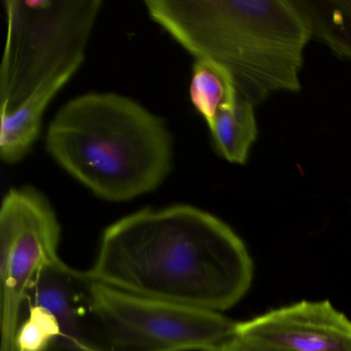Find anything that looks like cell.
Masks as SVG:
<instances>
[{
    "label": "cell",
    "mask_w": 351,
    "mask_h": 351,
    "mask_svg": "<svg viewBox=\"0 0 351 351\" xmlns=\"http://www.w3.org/2000/svg\"><path fill=\"white\" fill-rule=\"evenodd\" d=\"M92 279L59 258L36 277L26 295L56 315L60 332L47 351H112L94 315Z\"/></svg>",
    "instance_id": "8"
},
{
    "label": "cell",
    "mask_w": 351,
    "mask_h": 351,
    "mask_svg": "<svg viewBox=\"0 0 351 351\" xmlns=\"http://www.w3.org/2000/svg\"><path fill=\"white\" fill-rule=\"evenodd\" d=\"M149 17L196 60L223 67L238 95L256 108L301 90L306 46L313 38L300 0H147Z\"/></svg>",
    "instance_id": "2"
},
{
    "label": "cell",
    "mask_w": 351,
    "mask_h": 351,
    "mask_svg": "<svg viewBox=\"0 0 351 351\" xmlns=\"http://www.w3.org/2000/svg\"><path fill=\"white\" fill-rule=\"evenodd\" d=\"M101 0H5L0 116L20 106L45 112L85 59Z\"/></svg>",
    "instance_id": "4"
},
{
    "label": "cell",
    "mask_w": 351,
    "mask_h": 351,
    "mask_svg": "<svg viewBox=\"0 0 351 351\" xmlns=\"http://www.w3.org/2000/svg\"><path fill=\"white\" fill-rule=\"evenodd\" d=\"M53 159L98 198L131 200L157 189L172 166V138L161 119L114 93L73 98L49 126Z\"/></svg>",
    "instance_id": "3"
},
{
    "label": "cell",
    "mask_w": 351,
    "mask_h": 351,
    "mask_svg": "<svg viewBox=\"0 0 351 351\" xmlns=\"http://www.w3.org/2000/svg\"><path fill=\"white\" fill-rule=\"evenodd\" d=\"M215 351H250L247 347L244 346L237 338L234 337L231 340L228 341L227 343L219 347L217 350Z\"/></svg>",
    "instance_id": "13"
},
{
    "label": "cell",
    "mask_w": 351,
    "mask_h": 351,
    "mask_svg": "<svg viewBox=\"0 0 351 351\" xmlns=\"http://www.w3.org/2000/svg\"><path fill=\"white\" fill-rule=\"evenodd\" d=\"M94 315L112 351H215L237 322L219 312L139 297L92 281Z\"/></svg>",
    "instance_id": "5"
},
{
    "label": "cell",
    "mask_w": 351,
    "mask_h": 351,
    "mask_svg": "<svg viewBox=\"0 0 351 351\" xmlns=\"http://www.w3.org/2000/svg\"><path fill=\"white\" fill-rule=\"evenodd\" d=\"M209 131L221 158L230 163L244 165L258 138L254 106L238 95L235 101L221 106Z\"/></svg>",
    "instance_id": "9"
},
{
    "label": "cell",
    "mask_w": 351,
    "mask_h": 351,
    "mask_svg": "<svg viewBox=\"0 0 351 351\" xmlns=\"http://www.w3.org/2000/svg\"><path fill=\"white\" fill-rule=\"evenodd\" d=\"M250 351H351V320L328 301H302L238 322Z\"/></svg>",
    "instance_id": "7"
},
{
    "label": "cell",
    "mask_w": 351,
    "mask_h": 351,
    "mask_svg": "<svg viewBox=\"0 0 351 351\" xmlns=\"http://www.w3.org/2000/svg\"><path fill=\"white\" fill-rule=\"evenodd\" d=\"M61 228L48 199L32 186L12 189L0 209L1 349L16 351L28 289L59 260Z\"/></svg>",
    "instance_id": "6"
},
{
    "label": "cell",
    "mask_w": 351,
    "mask_h": 351,
    "mask_svg": "<svg viewBox=\"0 0 351 351\" xmlns=\"http://www.w3.org/2000/svg\"><path fill=\"white\" fill-rule=\"evenodd\" d=\"M87 273L139 297L219 312L247 293L254 263L225 221L180 204L143 209L106 228Z\"/></svg>",
    "instance_id": "1"
},
{
    "label": "cell",
    "mask_w": 351,
    "mask_h": 351,
    "mask_svg": "<svg viewBox=\"0 0 351 351\" xmlns=\"http://www.w3.org/2000/svg\"><path fill=\"white\" fill-rule=\"evenodd\" d=\"M190 97L209 128L221 106L237 99L238 92L231 75L223 67L210 61L196 60L193 67Z\"/></svg>",
    "instance_id": "11"
},
{
    "label": "cell",
    "mask_w": 351,
    "mask_h": 351,
    "mask_svg": "<svg viewBox=\"0 0 351 351\" xmlns=\"http://www.w3.org/2000/svg\"><path fill=\"white\" fill-rule=\"evenodd\" d=\"M29 315L18 328L16 351H47L60 332L58 319L51 310L30 305Z\"/></svg>",
    "instance_id": "12"
},
{
    "label": "cell",
    "mask_w": 351,
    "mask_h": 351,
    "mask_svg": "<svg viewBox=\"0 0 351 351\" xmlns=\"http://www.w3.org/2000/svg\"><path fill=\"white\" fill-rule=\"evenodd\" d=\"M313 27V38L351 62V0H301Z\"/></svg>",
    "instance_id": "10"
}]
</instances>
